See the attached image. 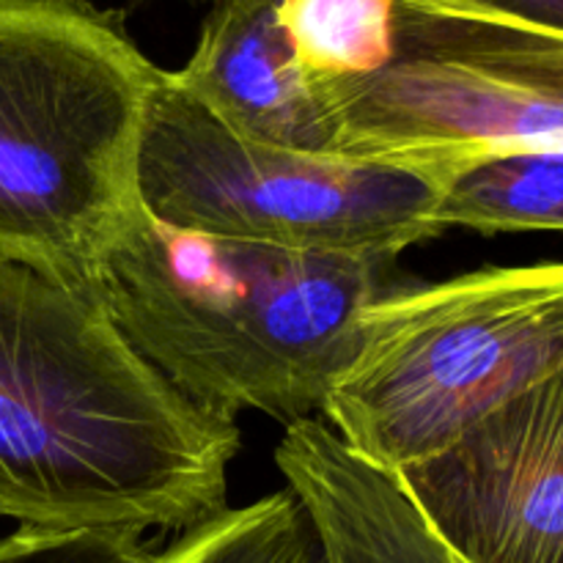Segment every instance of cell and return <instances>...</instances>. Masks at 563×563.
<instances>
[{
  "instance_id": "cell-13",
  "label": "cell",
  "mask_w": 563,
  "mask_h": 563,
  "mask_svg": "<svg viewBox=\"0 0 563 563\" xmlns=\"http://www.w3.org/2000/svg\"><path fill=\"white\" fill-rule=\"evenodd\" d=\"M141 533L20 526L0 539V563H146Z\"/></svg>"
},
{
  "instance_id": "cell-3",
  "label": "cell",
  "mask_w": 563,
  "mask_h": 563,
  "mask_svg": "<svg viewBox=\"0 0 563 563\" xmlns=\"http://www.w3.org/2000/svg\"><path fill=\"white\" fill-rule=\"evenodd\" d=\"M159 75L82 0H0V258L88 291L146 212L137 159Z\"/></svg>"
},
{
  "instance_id": "cell-14",
  "label": "cell",
  "mask_w": 563,
  "mask_h": 563,
  "mask_svg": "<svg viewBox=\"0 0 563 563\" xmlns=\"http://www.w3.org/2000/svg\"><path fill=\"white\" fill-rule=\"evenodd\" d=\"M454 3L563 36V0H454Z\"/></svg>"
},
{
  "instance_id": "cell-2",
  "label": "cell",
  "mask_w": 563,
  "mask_h": 563,
  "mask_svg": "<svg viewBox=\"0 0 563 563\" xmlns=\"http://www.w3.org/2000/svg\"><path fill=\"white\" fill-rule=\"evenodd\" d=\"M396 286V258L220 240L143 212L86 295L196 407L291 427L324 410Z\"/></svg>"
},
{
  "instance_id": "cell-15",
  "label": "cell",
  "mask_w": 563,
  "mask_h": 563,
  "mask_svg": "<svg viewBox=\"0 0 563 563\" xmlns=\"http://www.w3.org/2000/svg\"><path fill=\"white\" fill-rule=\"evenodd\" d=\"M218 3H220V0H218Z\"/></svg>"
},
{
  "instance_id": "cell-4",
  "label": "cell",
  "mask_w": 563,
  "mask_h": 563,
  "mask_svg": "<svg viewBox=\"0 0 563 563\" xmlns=\"http://www.w3.org/2000/svg\"><path fill=\"white\" fill-rule=\"evenodd\" d=\"M561 366L563 262L399 284L368 308L322 416L352 451L399 473Z\"/></svg>"
},
{
  "instance_id": "cell-12",
  "label": "cell",
  "mask_w": 563,
  "mask_h": 563,
  "mask_svg": "<svg viewBox=\"0 0 563 563\" xmlns=\"http://www.w3.org/2000/svg\"><path fill=\"white\" fill-rule=\"evenodd\" d=\"M146 563H324L313 522L289 487L181 531Z\"/></svg>"
},
{
  "instance_id": "cell-9",
  "label": "cell",
  "mask_w": 563,
  "mask_h": 563,
  "mask_svg": "<svg viewBox=\"0 0 563 563\" xmlns=\"http://www.w3.org/2000/svg\"><path fill=\"white\" fill-rule=\"evenodd\" d=\"M275 465L306 506L324 563H460L399 476L352 451L322 418L286 427Z\"/></svg>"
},
{
  "instance_id": "cell-7",
  "label": "cell",
  "mask_w": 563,
  "mask_h": 563,
  "mask_svg": "<svg viewBox=\"0 0 563 563\" xmlns=\"http://www.w3.org/2000/svg\"><path fill=\"white\" fill-rule=\"evenodd\" d=\"M396 476L460 563H563V366Z\"/></svg>"
},
{
  "instance_id": "cell-10",
  "label": "cell",
  "mask_w": 563,
  "mask_h": 563,
  "mask_svg": "<svg viewBox=\"0 0 563 563\" xmlns=\"http://www.w3.org/2000/svg\"><path fill=\"white\" fill-rule=\"evenodd\" d=\"M438 220L478 234L563 231V148H520L445 168Z\"/></svg>"
},
{
  "instance_id": "cell-11",
  "label": "cell",
  "mask_w": 563,
  "mask_h": 563,
  "mask_svg": "<svg viewBox=\"0 0 563 563\" xmlns=\"http://www.w3.org/2000/svg\"><path fill=\"white\" fill-rule=\"evenodd\" d=\"M278 22L311 86L366 80L396 49V0H278Z\"/></svg>"
},
{
  "instance_id": "cell-1",
  "label": "cell",
  "mask_w": 563,
  "mask_h": 563,
  "mask_svg": "<svg viewBox=\"0 0 563 563\" xmlns=\"http://www.w3.org/2000/svg\"><path fill=\"white\" fill-rule=\"evenodd\" d=\"M240 427L148 366L80 289L0 258V517L187 531L220 515Z\"/></svg>"
},
{
  "instance_id": "cell-6",
  "label": "cell",
  "mask_w": 563,
  "mask_h": 563,
  "mask_svg": "<svg viewBox=\"0 0 563 563\" xmlns=\"http://www.w3.org/2000/svg\"><path fill=\"white\" fill-rule=\"evenodd\" d=\"M313 88L335 157L454 168L563 148V36L454 0H396L390 64Z\"/></svg>"
},
{
  "instance_id": "cell-8",
  "label": "cell",
  "mask_w": 563,
  "mask_h": 563,
  "mask_svg": "<svg viewBox=\"0 0 563 563\" xmlns=\"http://www.w3.org/2000/svg\"><path fill=\"white\" fill-rule=\"evenodd\" d=\"M176 86L234 135L330 154L333 130L317 88L297 66L278 0H220Z\"/></svg>"
},
{
  "instance_id": "cell-5",
  "label": "cell",
  "mask_w": 563,
  "mask_h": 563,
  "mask_svg": "<svg viewBox=\"0 0 563 563\" xmlns=\"http://www.w3.org/2000/svg\"><path fill=\"white\" fill-rule=\"evenodd\" d=\"M445 168L267 146L225 130L163 69L143 124L137 187L170 229L286 251L399 258L443 234Z\"/></svg>"
}]
</instances>
